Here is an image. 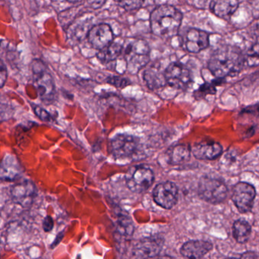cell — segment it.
I'll return each mask as SVG.
<instances>
[{
	"instance_id": "1",
	"label": "cell",
	"mask_w": 259,
	"mask_h": 259,
	"mask_svg": "<svg viewBox=\"0 0 259 259\" xmlns=\"http://www.w3.org/2000/svg\"><path fill=\"white\" fill-rule=\"evenodd\" d=\"M243 65L244 59L241 51L232 46H225L212 53L208 68L216 79L222 80L238 74Z\"/></svg>"
},
{
	"instance_id": "2",
	"label": "cell",
	"mask_w": 259,
	"mask_h": 259,
	"mask_svg": "<svg viewBox=\"0 0 259 259\" xmlns=\"http://www.w3.org/2000/svg\"><path fill=\"white\" fill-rule=\"evenodd\" d=\"M149 20L152 33L168 39L178 34L182 23L183 14L175 6L161 5L154 9Z\"/></svg>"
},
{
	"instance_id": "3",
	"label": "cell",
	"mask_w": 259,
	"mask_h": 259,
	"mask_svg": "<svg viewBox=\"0 0 259 259\" xmlns=\"http://www.w3.org/2000/svg\"><path fill=\"white\" fill-rule=\"evenodd\" d=\"M126 69L131 75H136L146 67L150 60V48L143 39H130L124 47Z\"/></svg>"
},
{
	"instance_id": "4",
	"label": "cell",
	"mask_w": 259,
	"mask_h": 259,
	"mask_svg": "<svg viewBox=\"0 0 259 259\" xmlns=\"http://www.w3.org/2000/svg\"><path fill=\"white\" fill-rule=\"evenodd\" d=\"M31 69L33 85L39 98L45 103L53 101L56 97L54 79L45 64L39 59H35L32 62Z\"/></svg>"
},
{
	"instance_id": "5",
	"label": "cell",
	"mask_w": 259,
	"mask_h": 259,
	"mask_svg": "<svg viewBox=\"0 0 259 259\" xmlns=\"http://www.w3.org/2000/svg\"><path fill=\"white\" fill-rule=\"evenodd\" d=\"M199 197L211 204H220L228 196V188L222 181L212 178L201 179L198 189Z\"/></svg>"
},
{
	"instance_id": "6",
	"label": "cell",
	"mask_w": 259,
	"mask_h": 259,
	"mask_svg": "<svg viewBox=\"0 0 259 259\" xmlns=\"http://www.w3.org/2000/svg\"><path fill=\"white\" fill-rule=\"evenodd\" d=\"M154 179L152 170L144 166L133 167L126 175L127 187L134 193H144L149 190Z\"/></svg>"
},
{
	"instance_id": "7",
	"label": "cell",
	"mask_w": 259,
	"mask_h": 259,
	"mask_svg": "<svg viewBox=\"0 0 259 259\" xmlns=\"http://www.w3.org/2000/svg\"><path fill=\"white\" fill-rule=\"evenodd\" d=\"M139 139L134 135L119 134L110 141L109 149L112 156L116 159L130 158L137 152Z\"/></svg>"
},
{
	"instance_id": "8",
	"label": "cell",
	"mask_w": 259,
	"mask_h": 259,
	"mask_svg": "<svg viewBox=\"0 0 259 259\" xmlns=\"http://www.w3.org/2000/svg\"><path fill=\"white\" fill-rule=\"evenodd\" d=\"M164 76L167 85L177 89H186L193 82L189 68L180 62L169 64L164 70Z\"/></svg>"
},
{
	"instance_id": "9",
	"label": "cell",
	"mask_w": 259,
	"mask_h": 259,
	"mask_svg": "<svg viewBox=\"0 0 259 259\" xmlns=\"http://www.w3.org/2000/svg\"><path fill=\"white\" fill-rule=\"evenodd\" d=\"M256 192L251 184L241 182L233 190L232 200L240 213H247L253 207Z\"/></svg>"
},
{
	"instance_id": "10",
	"label": "cell",
	"mask_w": 259,
	"mask_h": 259,
	"mask_svg": "<svg viewBox=\"0 0 259 259\" xmlns=\"http://www.w3.org/2000/svg\"><path fill=\"white\" fill-rule=\"evenodd\" d=\"M153 199L157 205L164 209H170L176 205L178 199V189L176 184L167 181L155 187Z\"/></svg>"
},
{
	"instance_id": "11",
	"label": "cell",
	"mask_w": 259,
	"mask_h": 259,
	"mask_svg": "<svg viewBox=\"0 0 259 259\" xmlns=\"http://www.w3.org/2000/svg\"><path fill=\"white\" fill-rule=\"evenodd\" d=\"M88 41L96 50H100L110 45L114 40V33L112 27L108 24L101 23L92 26L88 32Z\"/></svg>"
},
{
	"instance_id": "12",
	"label": "cell",
	"mask_w": 259,
	"mask_h": 259,
	"mask_svg": "<svg viewBox=\"0 0 259 259\" xmlns=\"http://www.w3.org/2000/svg\"><path fill=\"white\" fill-rule=\"evenodd\" d=\"M36 187L31 181L28 179L15 184L12 190V200L21 205L23 208H30L33 204V199L36 196Z\"/></svg>"
},
{
	"instance_id": "13",
	"label": "cell",
	"mask_w": 259,
	"mask_h": 259,
	"mask_svg": "<svg viewBox=\"0 0 259 259\" xmlns=\"http://www.w3.org/2000/svg\"><path fill=\"white\" fill-rule=\"evenodd\" d=\"M184 44L189 53H199L209 46V34L200 29H189L184 36Z\"/></svg>"
},
{
	"instance_id": "14",
	"label": "cell",
	"mask_w": 259,
	"mask_h": 259,
	"mask_svg": "<svg viewBox=\"0 0 259 259\" xmlns=\"http://www.w3.org/2000/svg\"><path fill=\"white\" fill-rule=\"evenodd\" d=\"M163 243L164 242L159 237H146L136 243L133 252L139 258H153L161 252Z\"/></svg>"
},
{
	"instance_id": "15",
	"label": "cell",
	"mask_w": 259,
	"mask_h": 259,
	"mask_svg": "<svg viewBox=\"0 0 259 259\" xmlns=\"http://www.w3.org/2000/svg\"><path fill=\"white\" fill-rule=\"evenodd\" d=\"M223 152L222 146L217 141L205 140L196 143L191 147V153L199 160L212 161L217 159Z\"/></svg>"
},
{
	"instance_id": "16",
	"label": "cell",
	"mask_w": 259,
	"mask_h": 259,
	"mask_svg": "<svg viewBox=\"0 0 259 259\" xmlns=\"http://www.w3.org/2000/svg\"><path fill=\"white\" fill-rule=\"evenodd\" d=\"M22 173L21 163L15 155H6L0 163V179L2 180H15Z\"/></svg>"
},
{
	"instance_id": "17",
	"label": "cell",
	"mask_w": 259,
	"mask_h": 259,
	"mask_svg": "<svg viewBox=\"0 0 259 259\" xmlns=\"http://www.w3.org/2000/svg\"><path fill=\"white\" fill-rule=\"evenodd\" d=\"M212 249V244L204 240H191L183 245L181 253L188 259H200Z\"/></svg>"
},
{
	"instance_id": "18",
	"label": "cell",
	"mask_w": 259,
	"mask_h": 259,
	"mask_svg": "<svg viewBox=\"0 0 259 259\" xmlns=\"http://www.w3.org/2000/svg\"><path fill=\"white\" fill-rule=\"evenodd\" d=\"M143 78L147 88L152 91L161 89L167 85L164 71H162L161 66L156 64H152L146 68L143 72Z\"/></svg>"
},
{
	"instance_id": "19",
	"label": "cell",
	"mask_w": 259,
	"mask_h": 259,
	"mask_svg": "<svg viewBox=\"0 0 259 259\" xmlns=\"http://www.w3.org/2000/svg\"><path fill=\"white\" fill-rule=\"evenodd\" d=\"M236 0H216L209 3V9L214 15L224 19L231 18L239 7Z\"/></svg>"
},
{
	"instance_id": "20",
	"label": "cell",
	"mask_w": 259,
	"mask_h": 259,
	"mask_svg": "<svg viewBox=\"0 0 259 259\" xmlns=\"http://www.w3.org/2000/svg\"><path fill=\"white\" fill-rule=\"evenodd\" d=\"M167 161L171 165H181L189 161L191 156V147L187 144L172 146L166 152Z\"/></svg>"
},
{
	"instance_id": "21",
	"label": "cell",
	"mask_w": 259,
	"mask_h": 259,
	"mask_svg": "<svg viewBox=\"0 0 259 259\" xmlns=\"http://www.w3.org/2000/svg\"><path fill=\"white\" fill-rule=\"evenodd\" d=\"M124 46L118 42H112L106 48L97 53V57L102 63H109L118 59L123 53Z\"/></svg>"
},
{
	"instance_id": "22",
	"label": "cell",
	"mask_w": 259,
	"mask_h": 259,
	"mask_svg": "<svg viewBox=\"0 0 259 259\" xmlns=\"http://www.w3.org/2000/svg\"><path fill=\"white\" fill-rule=\"evenodd\" d=\"M88 21H77L74 24H70L68 27V38L74 41H80L84 36H88V32L91 30V26Z\"/></svg>"
},
{
	"instance_id": "23",
	"label": "cell",
	"mask_w": 259,
	"mask_h": 259,
	"mask_svg": "<svg viewBox=\"0 0 259 259\" xmlns=\"http://www.w3.org/2000/svg\"><path fill=\"white\" fill-rule=\"evenodd\" d=\"M251 232H252V228L246 220L240 219L234 224V227H233L234 237L239 243H246L250 237Z\"/></svg>"
},
{
	"instance_id": "24",
	"label": "cell",
	"mask_w": 259,
	"mask_h": 259,
	"mask_svg": "<svg viewBox=\"0 0 259 259\" xmlns=\"http://www.w3.org/2000/svg\"><path fill=\"white\" fill-rule=\"evenodd\" d=\"M117 231L121 235L131 236L134 232V226L128 217H121L117 223Z\"/></svg>"
},
{
	"instance_id": "25",
	"label": "cell",
	"mask_w": 259,
	"mask_h": 259,
	"mask_svg": "<svg viewBox=\"0 0 259 259\" xmlns=\"http://www.w3.org/2000/svg\"><path fill=\"white\" fill-rule=\"evenodd\" d=\"M216 93L215 85L214 83L203 84L199 87V89L195 91V97L197 99H202L206 97L208 94H214Z\"/></svg>"
},
{
	"instance_id": "26",
	"label": "cell",
	"mask_w": 259,
	"mask_h": 259,
	"mask_svg": "<svg viewBox=\"0 0 259 259\" xmlns=\"http://www.w3.org/2000/svg\"><path fill=\"white\" fill-rule=\"evenodd\" d=\"M106 82L112 86L117 88H124L131 85V81L127 78L121 77V76H109L106 79Z\"/></svg>"
},
{
	"instance_id": "27",
	"label": "cell",
	"mask_w": 259,
	"mask_h": 259,
	"mask_svg": "<svg viewBox=\"0 0 259 259\" xmlns=\"http://www.w3.org/2000/svg\"><path fill=\"white\" fill-rule=\"evenodd\" d=\"M143 3V1H120L117 4L126 11H133L141 8Z\"/></svg>"
},
{
	"instance_id": "28",
	"label": "cell",
	"mask_w": 259,
	"mask_h": 259,
	"mask_svg": "<svg viewBox=\"0 0 259 259\" xmlns=\"http://www.w3.org/2000/svg\"><path fill=\"white\" fill-rule=\"evenodd\" d=\"M33 111H34L35 114L37 116L38 118L40 119L42 121L47 122V123H50V122L53 121L51 115L44 108L36 106L33 107Z\"/></svg>"
},
{
	"instance_id": "29",
	"label": "cell",
	"mask_w": 259,
	"mask_h": 259,
	"mask_svg": "<svg viewBox=\"0 0 259 259\" xmlns=\"http://www.w3.org/2000/svg\"><path fill=\"white\" fill-rule=\"evenodd\" d=\"M8 71L4 62L0 59V88H3L7 80Z\"/></svg>"
},
{
	"instance_id": "30",
	"label": "cell",
	"mask_w": 259,
	"mask_h": 259,
	"mask_svg": "<svg viewBox=\"0 0 259 259\" xmlns=\"http://www.w3.org/2000/svg\"><path fill=\"white\" fill-rule=\"evenodd\" d=\"M53 226H54V222H53V218L50 216H47L44 219V223H42L44 231H47V232H50V231L53 230Z\"/></svg>"
},
{
	"instance_id": "31",
	"label": "cell",
	"mask_w": 259,
	"mask_h": 259,
	"mask_svg": "<svg viewBox=\"0 0 259 259\" xmlns=\"http://www.w3.org/2000/svg\"><path fill=\"white\" fill-rule=\"evenodd\" d=\"M106 2L105 1H92L88 2V4L89 5V7L93 8L94 9H99V8L102 7L103 4H105Z\"/></svg>"
},
{
	"instance_id": "32",
	"label": "cell",
	"mask_w": 259,
	"mask_h": 259,
	"mask_svg": "<svg viewBox=\"0 0 259 259\" xmlns=\"http://www.w3.org/2000/svg\"><path fill=\"white\" fill-rule=\"evenodd\" d=\"M241 259H256V257L254 252H247L242 255Z\"/></svg>"
}]
</instances>
